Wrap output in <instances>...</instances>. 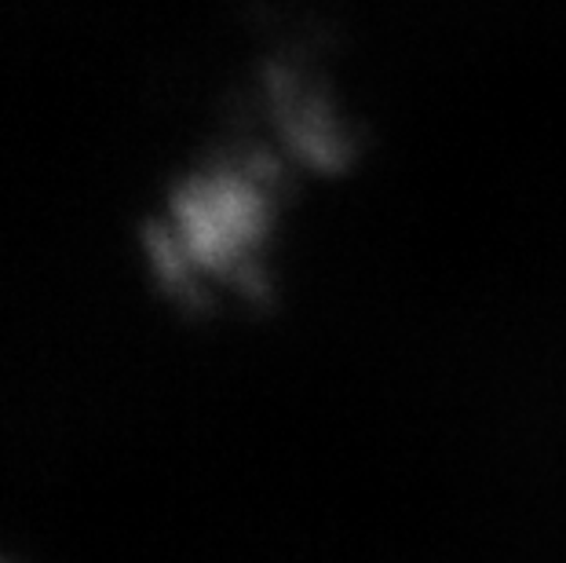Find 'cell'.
Masks as SVG:
<instances>
[{
  "instance_id": "obj_1",
  "label": "cell",
  "mask_w": 566,
  "mask_h": 563,
  "mask_svg": "<svg viewBox=\"0 0 566 563\" xmlns=\"http://www.w3.org/2000/svg\"><path fill=\"white\" fill-rule=\"evenodd\" d=\"M184 227L190 249L205 260H216L231 253L252 227V198L238 187L195 190L184 201Z\"/></svg>"
}]
</instances>
